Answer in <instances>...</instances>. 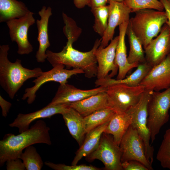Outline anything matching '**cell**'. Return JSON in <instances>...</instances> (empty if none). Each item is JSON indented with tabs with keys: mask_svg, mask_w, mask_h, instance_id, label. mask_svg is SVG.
I'll list each match as a JSON object with an SVG mask.
<instances>
[{
	"mask_svg": "<svg viewBox=\"0 0 170 170\" xmlns=\"http://www.w3.org/2000/svg\"><path fill=\"white\" fill-rule=\"evenodd\" d=\"M145 90L141 85L117 84L106 86V92L115 110L127 113L139 102Z\"/></svg>",
	"mask_w": 170,
	"mask_h": 170,
	"instance_id": "7",
	"label": "cell"
},
{
	"mask_svg": "<svg viewBox=\"0 0 170 170\" xmlns=\"http://www.w3.org/2000/svg\"><path fill=\"white\" fill-rule=\"evenodd\" d=\"M64 67L63 65H59L53 67L48 71L43 72L41 76L33 81L35 84L33 86L26 89L22 99L24 100L27 99L28 104H31L35 100L37 92L45 83L54 81L59 83L60 84H63L67 83L68 79L72 76L84 74V72L81 69L73 68L69 70L64 69Z\"/></svg>",
	"mask_w": 170,
	"mask_h": 170,
	"instance_id": "10",
	"label": "cell"
},
{
	"mask_svg": "<svg viewBox=\"0 0 170 170\" xmlns=\"http://www.w3.org/2000/svg\"><path fill=\"white\" fill-rule=\"evenodd\" d=\"M110 120L95 128L86 134L85 139L76 153L75 156L71 163L72 165H77L82 158L86 157L97 148L99 144L101 135Z\"/></svg>",
	"mask_w": 170,
	"mask_h": 170,
	"instance_id": "22",
	"label": "cell"
},
{
	"mask_svg": "<svg viewBox=\"0 0 170 170\" xmlns=\"http://www.w3.org/2000/svg\"><path fill=\"white\" fill-rule=\"evenodd\" d=\"M170 109V87L162 92L152 91L147 105V126L151 144L162 127L168 122Z\"/></svg>",
	"mask_w": 170,
	"mask_h": 170,
	"instance_id": "5",
	"label": "cell"
},
{
	"mask_svg": "<svg viewBox=\"0 0 170 170\" xmlns=\"http://www.w3.org/2000/svg\"><path fill=\"white\" fill-rule=\"evenodd\" d=\"M70 104L55 105L48 104L43 108L33 112L26 114L19 113L9 125L11 127L18 128L19 133H21L28 129L31 123L37 119L50 118L56 114H62L71 107Z\"/></svg>",
	"mask_w": 170,
	"mask_h": 170,
	"instance_id": "15",
	"label": "cell"
},
{
	"mask_svg": "<svg viewBox=\"0 0 170 170\" xmlns=\"http://www.w3.org/2000/svg\"><path fill=\"white\" fill-rule=\"evenodd\" d=\"M144 51L146 61L152 67L162 62L170 54V29L166 23Z\"/></svg>",
	"mask_w": 170,
	"mask_h": 170,
	"instance_id": "13",
	"label": "cell"
},
{
	"mask_svg": "<svg viewBox=\"0 0 170 170\" xmlns=\"http://www.w3.org/2000/svg\"><path fill=\"white\" fill-rule=\"evenodd\" d=\"M106 86H100L89 90H82L67 83L60 84L55 96L48 104L57 105L78 101L106 91Z\"/></svg>",
	"mask_w": 170,
	"mask_h": 170,
	"instance_id": "17",
	"label": "cell"
},
{
	"mask_svg": "<svg viewBox=\"0 0 170 170\" xmlns=\"http://www.w3.org/2000/svg\"><path fill=\"white\" fill-rule=\"evenodd\" d=\"M152 91L145 89L139 102L127 112L131 117V125L137 130L143 140L146 157L151 164L153 161L154 148L150 143V135L147 126V105Z\"/></svg>",
	"mask_w": 170,
	"mask_h": 170,
	"instance_id": "6",
	"label": "cell"
},
{
	"mask_svg": "<svg viewBox=\"0 0 170 170\" xmlns=\"http://www.w3.org/2000/svg\"><path fill=\"white\" fill-rule=\"evenodd\" d=\"M41 17L40 20L36 21L38 35L37 40L39 46L36 55V58L38 63H43L47 59L46 52L50 44L49 40L48 33V25L49 17L52 15V9L50 7H42L38 12Z\"/></svg>",
	"mask_w": 170,
	"mask_h": 170,
	"instance_id": "18",
	"label": "cell"
},
{
	"mask_svg": "<svg viewBox=\"0 0 170 170\" xmlns=\"http://www.w3.org/2000/svg\"><path fill=\"white\" fill-rule=\"evenodd\" d=\"M29 11L25 4L17 0H0V22L20 18Z\"/></svg>",
	"mask_w": 170,
	"mask_h": 170,
	"instance_id": "25",
	"label": "cell"
},
{
	"mask_svg": "<svg viewBox=\"0 0 170 170\" xmlns=\"http://www.w3.org/2000/svg\"><path fill=\"white\" fill-rule=\"evenodd\" d=\"M119 147L122 153V163L131 160H136L144 165L149 170L153 169L146 157L142 138L131 125L123 137Z\"/></svg>",
	"mask_w": 170,
	"mask_h": 170,
	"instance_id": "9",
	"label": "cell"
},
{
	"mask_svg": "<svg viewBox=\"0 0 170 170\" xmlns=\"http://www.w3.org/2000/svg\"><path fill=\"white\" fill-rule=\"evenodd\" d=\"M91 11L94 17L93 28L95 32L102 37L108 25L109 13V5L92 8Z\"/></svg>",
	"mask_w": 170,
	"mask_h": 170,
	"instance_id": "28",
	"label": "cell"
},
{
	"mask_svg": "<svg viewBox=\"0 0 170 170\" xmlns=\"http://www.w3.org/2000/svg\"><path fill=\"white\" fill-rule=\"evenodd\" d=\"M131 122V116L128 113L116 111L104 133L111 135L115 142L119 146Z\"/></svg>",
	"mask_w": 170,
	"mask_h": 170,
	"instance_id": "23",
	"label": "cell"
},
{
	"mask_svg": "<svg viewBox=\"0 0 170 170\" xmlns=\"http://www.w3.org/2000/svg\"><path fill=\"white\" fill-rule=\"evenodd\" d=\"M109 0H89L88 6L92 8L103 6L108 3Z\"/></svg>",
	"mask_w": 170,
	"mask_h": 170,
	"instance_id": "37",
	"label": "cell"
},
{
	"mask_svg": "<svg viewBox=\"0 0 170 170\" xmlns=\"http://www.w3.org/2000/svg\"><path fill=\"white\" fill-rule=\"evenodd\" d=\"M162 167L170 170V129L166 131L156 156Z\"/></svg>",
	"mask_w": 170,
	"mask_h": 170,
	"instance_id": "31",
	"label": "cell"
},
{
	"mask_svg": "<svg viewBox=\"0 0 170 170\" xmlns=\"http://www.w3.org/2000/svg\"><path fill=\"white\" fill-rule=\"evenodd\" d=\"M162 3L165 12L167 21L166 24L170 29V3L167 0H159Z\"/></svg>",
	"mask_w": 170,
	"mask_h": 170,
	"instance_id": "36",
	"label": "cell"
},
{
	"mask_svg": "<svg viewBox=\"0 0 170 170\" xmlns=\"http://www.w3.org/2000/svg\"><path fill=\"white\" fill-rule=\"evenodd\" d=\"M70 107L83 117L100 109L110 107H113L106 91L80 101L71 103Z\"/></svg>",
	"mask_w": 170,
	"mask_h": 170,
	"instance_id": "20",
	"label": "cell"
},
{
	"mask_svg": "<svg viewBox=\"0 0 170 170\" xmlns=\"http://www.w3.org/2000/svg\"><path fill=\"white\" fill-rule=\"evenodd\" d=\"M0 105L2 109V116L4 117H6L12 106L11 103L5 100L0 95Z\"/></svg>",
	"mask_w": 170,
	"mask_h": 170,
	"instance_id": "35",
	"label": "cell"
},
{
	"mask_svg": "<svg viewBox=\"0 0 170 170\" xmlns=\"http://www.w3.org/2000/svg\"><path fill=\"white\" fill-rule=\"evenodd\" d=\"M45 165L55 170H99L100 168L92 165L84 164L66 165L63 164H55L48 162L44 163Z\"/></svg>",
	"mask_w": 170,
	"mask_h": 170,
	"instance_id": "32",
	"label": "cell"
},
{
	"mask_svg": "<svg viewBox=\"0 0 170 170\" xmlns=\"http://www.w3.org/2000/svg\"><path fill=\"white\" fill-rule=\"evenodd\" d=\"M9 49L8 45L0 46V84L12 99L25 81L38 77L43 72L39 67L32 70L24 67L19 59L10 62L8 58Z\"/></svg>",
	"mask_w": 170,
	"mask_h": 170,
	"instance_id": "3",
	"label": "cell"
},
{
	"mask_svg": "<svg viewBox=\"0 0 170 170\" xmlns=\"http://www.w3.org/2000/svg\"><path fill=\"white\" fill-rule=\"evenodd\" d=\"M33 14L30 11L21 18L6 22L11 40L18 45L17 53L19 54H28L33 51L32 46L28 40V31L30 27L35 22Z\"/></svg>",
	"mask_w": 170,
	"mask_h": 170,
	"instance_id": "11",
	"label": "cell"
},
{
	"mask_svg": "<svg viewBox=\"0 0 170 170\" xmlns=\"http://www.w3.org/2000/svg\"><path fill=\"white\" fill-rule=\"evenodd\" d=\"M20 158L8 160L6 162L7 170H25V166Z\"/></svg>",
	"mask_w": 170,
	"mask_h": 170,
	"instance_id": "34",
	"label": "cell"
},
{
	"mask_svg": "<svg viewBox=\"0 0 170 170\" xmlns=\"http://www.w3.org/2000/svg\"><path fill=\"white\" fill-rule=\"evenodd\" d=\"M167 1H168L169 3H170V0H167Z\"/></svg>",
	"mask_w": 170,
	"mask_h": 170,
	"instance_id": "40",
	"label": "cell"
},
{
	"mask_svg": "<svg viewBox=\"0 0 170 170\" xmlns=\"http://www.w3.org/2000/svg\"><path fill=\"white\" fill-rule=\"evenodd\" d=\"M129 21L119 26V38L116 48L115 62L118 67L117 80L124 79L128 73L133 68L137 67L139 64H130L127 59L125 37Z\"/></svg>",
	"mask_w": 170,
	"mask_h": 170,
	"instance_id": "19",
	"label": "cell"
},
{
	"mask_svg": "<svg viewBox=\"0 0 170 170\" xmlns=\"http://www.w3.org/2000/svg\"><path fill=\"white\" fill-rule=\"evenodd\" d=\"M123 170H149L141 162L134 160H131L122 163Z\"/></svg>",
	"mask_w": 170,
	"mask_h": 170,
	"instance_id": "33",
	"label": "cell"
},
{
	"mask_svg": "<svg viewBox=\"0 0 170 170\" xmlns=\"http://www.w3.org/2000/svg\"><path fill=\"white\" fill-rule=\"evenodd\" d=\"M139 85L145 90L160 91L170 87V54L153 66Z\"/></svg>",
	"mask_w": 170,
	"mask_h": 170,
	"instance_id": "14",
	"label": "cell"
},
{
	"mask_svg": "<svg viewBox=\"0 0 170 170\" xmlns=\"http://www.w3.org/2000/svg\"><path fill=\"white\" fill-rule=\"evenodd\" d=\"M129 44L127 59L130 64L140 63L146 61L144 51L140 40L136 36L128 24L126 31Z\"/></svg>",
	"mask_w": 170,
	"mask_h": 170,
	"instance_id": "26",
	"label": "cell"
},
{
	"mask_svg": "<svg viewBox=\"0 0 170 170\" xmlns=\"http://www.w3.org/2000/svg\"><path fill=\"white\" fill-rule=\"evenodd\" d=\"M112 1L119 2H123L124 0H110Z\"/></svg>",
	"mask_w": 170,
	"mask_h": 170,
	"instance_id": "39",
	"label": "cell"
},
{
	"mask_svg": "<svg viewBox=\"0 0 170 170\" xmlns=\"http://www.w3.org/2000/svg\"><path fill=\"white\" fill-rule=\"evenodd\" d=\"M89 0H74L73 3L75 6L77 8H82L86 5H88Z\"/></svg>",
	"mask_w": 170,
	"mask_h": 170,
	"instance_id": "38",
	"label": "cell"
},
{
	"mask_svg": "<svg viewBox=\"0 0 170 170\" xmlns=\"http://www.w3.org/2000/svg\"><path fill=\"white\" fill-rule=\"evenodd\" d=\"M122 155L119 146L115 142L113 137L103 133L97 148L86 157L89 162L95 159L100 161L106 170H122Z\"/></svg>",
	"mask_w": 170,
	"mask_h": 170,
	"instance_id": "8",
	"label": "cell"
},
{
	"mask_svg": "<svg viewBox=\"0 0 170 170\" xmlns=\"http://www.w3.org/2000/svg\"><path fill=\"white\" fill-rule=\"evenodd\" d=\"M20 158L22 160L27 170H40L43 166L41 157L32 145L25 148Z\"/></svg>",
	"mask_w": 170,
	"mask_h": 170,
	"instance_id": "29",
	"label": "cell"
},
{
	"mask_svg": "<svg viewBox=\"0 0 170 170\" xmlns=\"http://www.w3.org/2000/svg\"><path fill=\"white\" fill-rule=\"evenodd\" d=\"M66 45L60 52H54L47 50V59L53 67L59 65L65 66L67 69H81L85 76L91 78L97 76L98 64L95 55L96 49L100 45L101 39L95 41L93 48L90 51L82 52L74 49L72 44L75 42L71 37H67Z\"/></svg>",
	"mask_w": 170,
	"mask_h": 170,
	"instance_id": "2",
	"label": "cell"
},
{
	"mask_svg": "<svg viewBox=\"0 0 170 170\" xmlns=\"http://www.w3.org/2000/svg\"><path fill=\"white\" fill-rule=\"evenodd\" d=\"M109 13L107 28L102 37L100 45L103 47L108 45L113 39L115 30L117 26L129 20L131 10L122 2L109 0Z\"/></svg>",
	"mask_w": 170,
	"mask_h": 170,
	"instance_id": "16",
	"label": "cell"
},
{
	"mask_svg": "<svg viewBox=\"0 0 170 170\" xmlns=\"http://www.w3.org/2000/svg\"><path fill=\"white\" fill-rule=\"evenodd\" d=\"M119 38V36L116 37L107 46L104 48L100 45L95 51L98 64L97 79L112 78L117 74L118 67L116 63L115 56Z\"/></svg>",
	"mask_w": 170,
	"mask_h": 170,
	"instance_id": "12",
	"label": "cell"
},
{
	"mask_svg": "<svg viewBox=\"0 0 170 170\" xmlns=\"http://www.w3.org/2000/svg\"><path fill=\"white\" fill-rule=\"evenodd\" d=\"M129 24L136 36L140 40L144 49L160 33L167 21L164 11L146 9L135 13Z\"/></svg>",
	"mask_w": 170,
	"mask_h": 170,
	"instance_id": "4",
	"label": "cell"
},
{
	"mask_svg": "<svg viewBox=\"0 0 170 170\" xmlns=\"http://www.w3.org/2000/svg\"><path fill=\"white\" fill-rule=\"evenodd\" d=\"M116 112L114 108L110 107L97 110L83 117V123L86 134L110 121Z\"/></svg>",
	"mask_w": 170,
	"mask_h": 170,
	"instance_id": "27",
	"label": "cell"
},
{
	"mask_svg": "<svg viewBox=\"0 0 170 170\" xmlns=\"http://www.w3.org/2000/svg\"><path fill=\"white\" fill-rule=\"evenodd\" d=\"M137 67V69L131 74L122 79H114L109 77L101 79H97L95 82V86H107L114 84H122L130 86H138L152 67L146 61L139 63Z\"/></svg>",
	"mask_w": 170,
	"mask_h": 170,
	"instance_id": "21",
	"label": "cell"
},
{
	"mask_svg": "<svg viewBox=\"0 0 170 170\" xmlns=\"http://www.w3.org/2000/svg\"><path fill=\"white\" fill-rule=\"evenodd\" d=\"M122 2L131 10V13L146 9L164 10L163 4L159 0H124Z\"/></svg>",
	"mask_w": 170,
	"mask_h": 170,
	"instance_id": "30",
	"label": "cell"
},
{
	"mask_svg": "<svg viewBox=\"0 0 170 170\" xmlns=\"http://www.w3.org/2000/svg\"><path fill=\"white\" fill-rule=\"evenodd\" d=\"M61 115L69 133L80 146L86 134L84 117L71 107Z\"/></svg>",
	"mask_w": 170,
	"mask_h": 170,
	"instance_id": "24",
	"label": "cell"
},
{
	"mask_svg": "<svg viewBox=\"0 0 170 170\" xmlns=\"http://www.w3.org/2000/svg\"><path fill=\"white\" fill-rule=\"evenodd\" d=\"M49 130L45 122L39 120L18 135L5 134L0 141V167L8 160L20 158L23 150L30 145L38 143L51 145Z\"/></svg>",
	"mask_w": 170,
	"mask_h": 170,
	"instance_id": "1",
	"label": "cell"
}]
</instances>
